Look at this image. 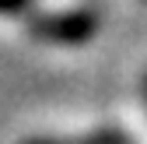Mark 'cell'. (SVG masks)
I'll use <instances>...</instances> for the list:
<instances>
[{
	"label": "cell",
	"instance_id": "obj_3",
	"mask_svg": "<svg viewBox=\"0 0 147 144\" xmlns=\"http://www.w3.org/2000/svg\"><path fill=\"white\" fill-rule=\"evenodd\" d=\"M35 0H0V14H25Z\"/></svg>",
	"mask_w": 147,
	"mask_h": 144
},
{
	"label": "cell",
	"instance_id": "obj_1",
	"mask_svg": "<svg viewBox=\"0 0 147 144\" xmlns=\"http://www.w3.org/2000/svg\"><path fill=\"white\" fill-rule=\"evenodd\" d=\"M95 32H98V14L88 7L28 18V35L35 42H49V46H84L88 39H95Z\"/></svg>",
	"mask_w": 147,
	"mask_h": 144
},
{
	"label": "cell",
	"instance_id": "obj_2",
	"mask_svg": "<svg viewBox=\"0 0 147 144\" xmlns=\"http://www.w3.org/2000/svg\"><path fill=\"white\" fill-rule=\"evenodd\" d=\"M21 144H130V141L119 130H95V134H81V137H28Z\"/></svg>",
	"mask_w": 147,
	"mask_h": 144
}]
</instances>
